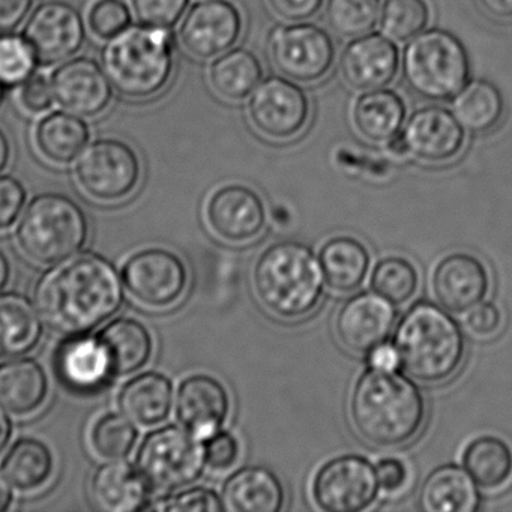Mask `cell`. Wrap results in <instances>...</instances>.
<instances>
[{"instance_id": "1", "label": "cell", "mask_w": 512, "mask_h": 512, "mask_svg": "<svg viewBox=\"0 0 512 512\" xmlns=\"http://www.w3.org/2000/svg\"><path fill=\"white\" fill-rule=\"evenodd\" d=\"M38 310L53 331L85 335L112 319L124 302V284L115 266L86 253L44 274L35 292Z\"/></svg>"}, {"instance_id": "2", "label": "cell", "mask_w": 512, "mask_h": 512, "mask_svg": "<svg viewBox=\"0 0 512 512\" xmlns=\"http://www.w3.org/2000/svg\"><path fill=\"white\" fill-rule=\"evenodd\" d=\"M350 418L359 436L377 448L412 442L425 422L421 389L395 370L365 371L350 395Z\"/></svg>"}, {"instance_id": "3", "label": "cell", "mask_w": 512, "mask_h": 512, "mask_svg": "<svg viewBox=\"0 0 512 512\" xmlns=\"http://www.w3.org/2000/svg\"><path fill=\"white\" fill-rule=\"evenodd\" d=\"M325 274L307 245L283 241L266 248L253 269V287L262 307L283 320L310 316L325 292Z\"/></svg>"}, {"instance_id": "4", "label": "cell", "mask_w": 512, "mask_h": 512, "mask_svg": "<svg viewBox=\"0 0 512 512\" xmlns=\"http://www.w3.org/2000/svg\"><path fill=\"white\" fill-rule=\"evenodd\" d=\"M398 365L422 383H443L454 377L466 356L460 325L443 308L418 302L398 323L394 335Z\"/></svg>"}, {"instance_id": "5", "label": "cell", "mask_w": 512, "mask_h": 512, "mask_svg": "<svg viewBox=\"0 0 512 512\" xmlns=\"http://www.w3.org/2000/svg\"><path fill=\"white\" fill-rule=\"evenodd\" d=\"M103 65L116 91L131 100H148L160 94L175 68L173 37L169 29L128 26L109 40Z\"/></svg>"}, {"instance_id": "6", "label": "cell", "mask_w": 512, "mask_h": 512, "mask_svg": "<svg viewBox=\"0 0 512 512\" xmlns=\"http://www.w3.org/2000/svg\"><path fill=\"white\" fill-rule=\"evenodd\" d=\"M88 218L79 203L58 193L40 194L29 203L17 227L23 253L40 265H59L88 241Z\"/></svg>"}, {"instance_id": "7", "label": "cell", "mask_w": 512, "mask_h": 512, "mask_svg": "<svg viewBox=\"0 0 512 512\" xmlns=\"http://www.w3.org/2000/svg\"><path fill=\"white\" fill-rule=\"evenodd\" d=\"M401 68L410 91L427 101L451 100L469 83V55L457 37L442 29L410 40Z\"/></svg>"}, {"instance_id": "8", "label": "cell", "mask_w": 512, "mask_h": 512, "mask_svg": "<svg viewBox=\"0 0 512 512\" xmlns=\"http://www.w3.org/2000/svg\"><path fill=\"white\" fill-rule=\"evenodd\" d=\"M136 466L149 487L170 493L188 487L202 476L208 466L205 445L187 428L164 425L143 439Z\"/></svg>"}, {"instance_id": "9", "label": "cell", "mask_w": 512, "mask_h": 512, "mask_svg": "<svg viewBox=\"0 0 512 512\" xmlns=\"http://www.w3.org/2000/svg\"><path fill=\"white\" fill-rule=\"evenodd\" d=\"M76 178L86 194L98 202H119L134 193L142 164L136 152L118 139H100L83 149Z\"/></svg>"}, {"instance_id": "10", "label": "cell", "mask_w": 512, "mask_h": 512, "mask_svg": "<svg viewBox=\"0 0 512 512\" xmlns=\"http://www.w3.org/2000/svg\"><path fill=\"white\" fill-rule=\"evenodd\" d=\"M268 50L275 70L299 83L323 79L335 61L334 41L325 29L311 23L275 29Z\"/></svg>"}, {"instance_id": "11", "label": "cell", "mask_w": 512, "mask_h": 512, "mask_svg": "<svg viewBox=\"0 0 512 512\" xmlns=\"http://www.w3.org/2000/svg\"><path fill=\"white\" fill-rule=\"evenodd\" d=\"M380 485L376 467L361 455H341L314 476L313 497L328 512H359L376 502Z\"/></svg>"}, {"instance_id": "12", "label": "cell", "mask_w": 512, "mask_h": 512, "mask_svg": "<svg viewBox=\"0 0 512 512\" xmlns=\"http://www.w3.org/2000/svg\"><path fill=\"white\" fill-rule=\"evenodd\" d=\"M310 101L293 80L269 77L254 89L248 101L253 127L269 140L293 139L310 121Z\"/></svg>"}, {"instance_id": "13", "label": "cell", "mask_w": 512, "mask_h": 512, "mask_svg": "<svg viewBox=\"0 0 512 512\" xmlns=\"http://www.w3.org/2000/svg\"><path fill=\"white\" fill-rule=\"evenodd\" d=\"M122 281L140 304L167 308L184 295L188 272L184 262L172 251L146 248L125 262Z\"/></svg>"}, {"instance_id": "14", "label": "cell", "mask_w": 512, "mask_h": 512, "mask_svg": "<svg viewBox=\"0 0 512 512\" xmlns=\"http://www.w3.org/2000/svg\"><path fill=\"white\" fill-rule=\"evenodd\" d=\"M25 38L40 64H61L82 49L86 40L85 20L76 8L53 0L32 13L26 23Z\"/></svg>"}, {"instance_id": "15", "label": "cell", "mask_w": 512, "mask_h": 512, "mask_svg": "<svg viewBox=\"0 0 512 512\" xmlns=\"http://www.w3.org/2000/svg\"><path fill=\"white\" fill-rule=\"evenodd\" d=\"M242 16L227 0H205L193 5L179 29L182 47L197 59H212L238 43Z\"/></svg>"}, {"instance_id": "16", "label": "cell", "mask_w": 512, "mask_h": 512, "mask_svg": "<svg viewBox=\"0 0 512 512\" xmlns=\"http://www.w3.org/2000/svg\"><path fill=\"white\" fill-rule=\"evenodd\" d=\"M394 304L379 293L364 292L350 298L338 311L335 331L350 352L370 355L386 343L395 326Z\"/></svg>"}, {"instance_id": "17", "label": "cell", "mask_w": 512, "mask_h": 512, "mask_svg": "<svg viewBox=\"0 0 512 512\" xmlns=\"http://www.w3.org/2000/svg\"><path fill=\"white\" fill-rule=\"evenodd\" d=\"M206 221L212 232L223 241L245 244L265 230V203L253 188L239 184L224 185L209 197Z\"/></svg>"}, {"instance_id": "18", "label": "cell", "mask_w": 512, "mask_h": 512, "mask_svg": "<svg viewBox=\"0 0 512 512\" xmlns=\"http://www.w3.org/2000/svg\"><path fill=\"white\" fill-rule=\"evenodd\" d=\"M407 155L427 164L455 160L466 145V131L454 113L439 106L416 110L401 131Z\"/></svg>"}, {"instance_id": "19", "label": "cell", "mask_w": 512, "mask_h": 512, "mask_svg": "<svg viewBox=\"0 0 512 512\" xmlns=\"http://www.w3.org/2000/svg\"><path fill=\"white\" fill-rule=\"evenodd\" d=\"M56 103L82 118L101 115L112 101V82L97 62L76 58L62 64L52 76Z\"/></svg>"}, {"instance_id": "20", "label": "cell", "mask_w": 512, "mask_h": 512, "mask_svg": "<svg viewBox=\"0 0 512 512\" xmlns=\"http://www.w3.org/2000/svg\"><path fill=\"white\" fill-rule=\"evenodd\" d=\"M431 289L446 311L466 314L488 295L490 275L484 263L475 256L449 254L434 268Z\"/></svg>"}, {"instance_id": "21", "label": "cell", "mask_w": 512, "mask_h": 512, "mask_svg": "<svg viewBox=\"0 0 512 512\" xmlns=\"http://www.w3.org/2000/svg\"><path fill=\"white\" fill-rule=\"evenodd\" d=\"M400 53L385 35L365 34L347 44L340 58V74L356 91L385 88L397 76Z\"/></svg>"}, {"instance_id": "22", "label": "cell", "mask_w": 512, "mask_h": 512, "mask_svg": "<svg viewBox=\"0 0 512 512\" xmlns=\"http://www.w3.org/2000/svg\"><path fill=\"white\" fill-rule=\"evenodd\" d=\"M230 413L226 386L208 374H194L179 385L176 416L182 427L205 440L218 433Z\"/></svg>"}, {"instance_id": "23", "label": "cell", "mask_w": 512, "mask_h": 512, "mask_svg": "<svg viewBox=\"0 0 512 512\" xmlns=\"http://www.w3.org/2000/svg\"><path fill=\"white\" fill-rule=\"evenodd\" d=\"M53 365L59 382L76 394H97L115 379L97 337H71L56 350Z\"/></svg>"}, {"instance_id": "24", "label": "cell", "mask_w": 512, "mask_h": 512, "mask_svg": "<svg viewBox=\"0 0 512 512\" xmlns=\"http://www.w3.org/2000/svg\"><path fill=\"white\" fill-rule=\"evenodd\" d=\"M149 488L137 466L127 461H107L91 479L92 502L107 512L142 511L149 503Z\"/></svg>"}, {"instance_id": "25", "label": "cell", "mask_w": 512, "mask_h": 512, "mask_svg": "<svg viewBox=\"0 0 512 512\" xmlns=\"http://www.w3.org/2000/svg\"><path fill=\"white\" fill-rule=\"evenodd\" d=\"M109 358L113 377H125L142 370L154 352V338L140 320L119 317L97 335Z\"/></svg>"}, {"instance_id": "26", "label": "cell", "mask_w": 512, "mask_h": 512, "mask_svg": "<svg viewBox=\"0 0 512 512\" xmlns=\"http://www.w3.org/2000/svg\"><path fill=\"white\" fill-rule=\"evenodd\" d=\"M286 502L280 479L262 466L233 473L223 488L224 508L235 512H278Z\"/></svg>"}, {"instance_id": "27", "label": "cell", "mask_w": 512, "mask_h": 512, "mask_svg": "<svg viewBox=\"0 0 512 512\" xmlns=\"http://www.w3.org/2000/svg\"><path fill=\"white\" fill-rule=\"evenodd\" d=\"M119 409L131 421L154 427L169 418L173 406V383L157 371H146L128 380L118 397Z\"/></svg>"}, {"instance_id": "28", "label": "cell", "mask_w": 512, "mask_h": 512, "mask_svg": "<svg viewBox=\"0 0 512 512\" xmlns=\"http://www.w3.org/2000/svg\"><path fill=\"white\" fill-rule=\"evenodd\" d=\"M49 395V377L40 362L32 358L11 359L0 364V404L26 416L37 412Z\"/></svg>"}, {"instance_id": "29", "label": "cell", "mask_w": 512, "mask_h": 512, "mask_svg": "<svg viewBox=\"0 0 512 512\" xmlns=\"http://www.w3.org/2000/svg\"><path fill=\"white\" fill-rule=\"evenodd\" d=\"M43 337V322L31 299L20 293H0V359L31 353Z\"/></svg>"}, {"instance_id": "30", "label": "cell", "mask_w": 512, "mask_h": 512, "mask_svg": "<svg viewBox=\"0 0 512 512\" xmlns=\"http://www.w3.org/2000/svg\"><path fill=\"white\" fill-rule=\"evenodd\" d=\"M406 104L397 92L380 88L365 91L353 104L352 121L368 142L386 143L406 121Z\"/></svg>"}, {"instance_id": "31", "label": "cell", "mask_w": 512, "mask_h": 512, "mask_svg": "<svg viewBox=\"0 0 512 512\" xmlns=\"http://www.w3.org/2000/svg\"><path fill=\"white\" fill-rule=\"evenodd\" d=\"M419 503L427 512H470L478 508L479 493L469 473L455 464H445L427 476Z\"/></svg>"}, {"instance_id": "32", "label": "cell", "mask_w": 512, "mask_h": 512, "mask_svg": "<svg viewBox=\"0 0 512 512\" xmlns=\"http://www.w3.org/2000/svg\"><path fill=\"white\" fill-rule=\"evenodd\" d=\"M326 283L335 292L359 289L370 271L371 257L364 244L352 236H335L320 250Z\"/></svg>"}, {"instance_id": "33", "label": "cell", "mask_w": 512, "mask_h": 512, "mask_svg": "<svg viewBox=\"0 0 512 512\" xmlns=\"http://www.w3.org/2000/svg\"><path fill=\"white\" fill-rule=\"evenodd\" d=\"M91 131L73 113L55 112L46 116L35 130L38 152L53 164L73 163L88 145Z\"/></svg>"}, {"instance_id": "34", "label": "cell", "mask_w": 512, "mask_h": 512, "mask_svg": "<svg viewBox=\"0 0 512 512\" xmlns=\"http://www.w3.org/2000/svg\"><path fill=\"white\" fill-rule=\"evenodd\" d=\"M262 79V64L250 50H227L209 68L212 89L227 101H242L250 97Z\"/></svg>"}, {"instance_id": "35", "label": "cell", "mask_w": 512, "mask_h": 512, "mask_svg": "<svg viewBox=\"0 0 512 512\" xmlns=\"http://www.w3.org/2000/svg\"><path fill=\"white\" fill-rule=\"evenodd\" d=\"M452 113L464 130L473 134L490 133L505 116V101L493 83L473 80L452 98Z\"/></svg>"}, {"instance_id": "36", "label": "cell", "mask_w": 512, "mask_h": 512, "mask_svg": "<svg viewBox=\"0 0 512 512\" xmlns=\"http://www.w3.org/2000/svg\"><path fill=\"white\" fill-rule=\"evenodd\" d=\"M55 469L49 446L34 437L17 440L2 460V473L20 491H35L47 484Z\"/></svg>"}, {"instance_id": "37", "label": "cell", "mask_w": 512, "mask_h": 512, "mask_svg": "<svg viewBox=\"0 0 512 512\" xmlns=\"http://www.w3.org/2000/svg\"><path fill=\"white\" fill-rule=\"evenodd\" d=\"M461 461L475 484L484 490H497L512 476V449L500 437H476L464 449Z\"/></svg>"}, {"instance_id": "38", "label": "cell", "mask_w": 512, "mask_h": 512, "mask_svg": "<svg viewBox=\"0 0 512 512\" xmlns=\"http://www.w3.org/2000/svg\"><path fill=\"white\" fill-rule=\"evenodd\" d=\"M430 17L427 0H385L380 10V29L389 40L407 43L425 31Z\"/></svg>"}, {"instance_id": "39", "label": "cell", "mask_w": 512, "mask_h": 512, "mask_svg": "<svg viewBox=\"0 0 512 512\" xmlns=\"http://www.w3.org/2000/svg\"><path fill=\"white\" fill-rule=\"evenodd\" d=\"M419 274L403 257H386L376 263L371 275V289L394 305H403L418 292Z\"/></svg>"}, {"instance_id": "40", "label": "cell", "mask_w": 512, "mask_h": 512, "mask_svg": "<svg viewBox=\"0 0 512 512\" xmlns=\"http://www.w3.org/2000/svg\"><path fill=\"white\" fill-rule=\"evenodd\" d=\"M380 0H328L326 22L343 38L370 34L380 16Z\"/></svg>"}, {"instance_id": "41", "label": "cell", "mask_w": 512, "mask_h": 512, "mask_svg": "<svg viewBox=\"0 0 512 512\" xmlns=\"http://www.w3.org/2000/svg\"><path fill=\"white\" fill-rule=\"evenodd\" d=\"M139 431L127 416L106 413L92 425V449L107 460H121L136 446Z\"/></svg>"}, {"instance_id": "42", "label": "cell", "mask_w": 512, "mask_h": 512, "mask_svg": "<svg viewBox=\"0 0 512 512\" xmlns=\"http://www.w3.org/2000/svg\"><path fill=\"white\" fill-rule=\"evenodd\" d=\"M38 59L26 38L5 34L0 37V83L23 85L34 76Z\"/></svg>"}, {"instance_id": "43", "label": "cell", "mask_w": 512, "mask_h": 512, "mask_svg": "<svg viewBox=\"0 0 512 512\" xmlns=\"http://www.w3.org/2000/svg\"><path fill=\"white\" fill-rule=\"evenodd\" d=\"M88 23L95 37L112 40L130 26V8L122 0H98L89 10Z\"/></svg>"}, {"instance_id": "44", "label": "cell", "mask_w": 512, "mask_h": 512, "mask_svg": "<svg viewBox=\"0 0 512 512\" xmlns=\"http://www.w3.org/2000/svg\"><path fill=\"white\" fill-rule=\"evenodd\" d=\"M188 0H133L134 13L143 25L170 29L182 19Z\"/></svg>"}, {"instance_id": "45", "label": "cell", "mask_w": 512, "mask_h": 512, "mask_svg": "<svg viewBox=\"0 0 512 512\" xmlns=\"http://www.w3.org/2000/svg\"><path fill=\"white\" fill-rule=\"evenodd\" d=\"M158 508L167 512H221L223 500L208 487H193L166 497Z\"/></svg>"}, {"instance_id": "46", "label": "cell", "mask_w": 512, "mask_h": 512, "mask_svg": "<svg viewBox=\"0 0 512 512\" xmlns=\"http://www.w3.org/2000/svg\"><path fill=\"white\" fill-rule=\"evenodd\" d=\"M206 464L212 470L224 472L232 469L239 460V442L229 431H218L206 439L205 443Z\"/></svg>"}, {"instance_id": "47", "label": "cell", "mask_w": 512, "mask_h": 512, "mask_svg": "<svg viewBox=\"0 0 512 512\" xmlns=\"http://www.w3.org/2000/svg\"><path fill=\"white\" fill-rule=\"evenodd\" d=\"M26 203V190L14 176H0V230L16 223Z\"/></svg>"}, {"instance_id": "48", "label": "cell", "mask_w": 512, "mask_h": 512, "mask_svg": "<svg viewBox=\"0 0 512 512\" xmlns=\"http://www.w3.org/2000/svg\"><path fill=\"white\" fill-rule=\"evenodd\" d=\"M52 83L44 76H32L22 85L20 106L31 115L47 112L53 104Z\"/></svg>"}, {"instance_id": "49", "label": "cell", "mask_w": 512, "mask_h": 512, "mask_svg": "<svg viewBox=\"0 0 512 512\" xmlns=\"http://www.w3.org/2000/svg\"><path fill=\"white\" fill-rule=\"evenodd\" d=\"M466 325L475 337H491L502 326V313L491 302H481L467 313Z\"/></svg>"}, {"instance_id": "50", "label": "cell", "mask_w": 512, "mask_h": 512, "mask_svg": "<svg viewBox=\"0 0 512 512\" xmlns=\"http://www.w3.org/2000/svg\"><path fill=\"white\" fill-rule=\"evenodd\" d=\"M325 0H268L269 7L280 19L299 23L313 19Z\"/></svg>"}, {"instance_id": "51", "label": "cell", "mask_w": 512, "mask_h": 512, "mask_svg": "<svg viewBox=\"0 0 512 512\" xmlns=\"http://www.w3.org/2000/svg\"><path fill=\"white\" fill-rule=\"evenodd\" d=\"M379 485L386 493H397L406 485L409 473L406 464L397 458H383L376 466Z\"/></svg>"}, {"instance_id": "52", "label": "cell", "mask_w": 512, "mask_h": 512, "mask_svg": "<svg viewBox=\"0 0 512 512\" xmlns=\"http://www.w3.org/2000/svg\"><path fill=\"white\" fill-rule=\"evenodd\" d=\"M34 0H0V32L16 31L31 13Z\"/></svg>"}, {"instance_id": "53", "label": "cell", "mask_w": 512, "mask_h": 512, "mask_svg": "<svg viewBox=\"0 0 512 512\" xmlns=\"http://www.w3.org/2000/svg\"><path fill=\"white\" fill-rule=\"evenodd\" d=\"M478 4L490 19L512 22V0H478Z\"/></svg>"}, {"instance_id": "54", "label": "cell", "mask_w": 512, "mask_h": 512, "mask_svg": "<svg viewBox=\"0 0 512 512\" xmlns=\"http://www.w3.org/2000/svg\"><path fill=\"white\" fill-rule=\"evenodd\" d=\"M370 365L380 370H395L398 365V356L394 346L382 344L370 353Z\"/></svg>"}, {"instance_id": "55", "label": "cell", "mask_w": 512, "mask_h": 512, "mask_svg": "<svg viewBox=\"0 0 512 512\" xmlns=\"http://www.w3.org/2000/svg\"><path fill=\"white\" fill-rule=\"evenodd\" d=\"M11 436H13V421L5 412L4 406L0 404V455L7 449Z\"/></svg>"}, {"instance_id": "56", "label": "cell", "mask_w": 512, "mask_h": 512, "mask_svg": "<svg viewBox=\"0 0 512 512\" xmlns=\"http://www.w3.org/2000/svg\"><path fill=\"white\" fill-rule=\"evenodd\" d=\"M11 503H13V490L10 482L5 476L0 475V512L10 509Z\"/></svg>"}, {"instance_id": "57", "label": "cell", "mask_w": 512, "mask_h": 512, "mask_svg": "<svg viewBox=\"0 0 512 512\" xmlns=\"http://www.w3.org/2000/svg\"><path fill=\"white\" fill-rule=\"evenodd\" d=\"M11 158V146L4 131L0 130V172L8 166Z\"/></svg>"}, {"instance_id": "58", "label": "cell", "mask_w": 512, "mask_h": 512, "mask_svg": "<svg viewBox=\"0 0 512 512\" xmlns=\"http://www.w3.org/2000/svg\"><path fill=\"white\" fill-rule=\"evenodd\" d=\"M11 278V263L4 251H0V290L7 286Z\"/></svg>"}, {"instance_id": "59", "label": "cell", "mask_w": 512, "mask_h": 512, "mask_svg": "<svg viewBox=\"0 0 512 512\" xmlns=\"http://www.w3.org/2000/svg\"><path fill=\"white\" fill-rule=\"evenodd\" d=\"M4 98H5L4 85H2V83H0V107H2V104H4Z\"/></svg>"}]
</instances>
